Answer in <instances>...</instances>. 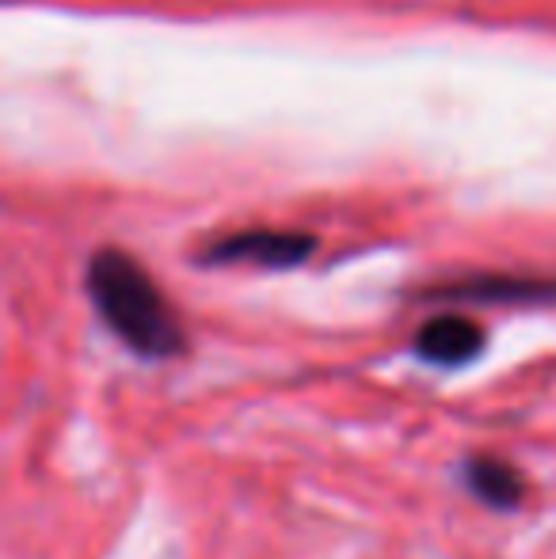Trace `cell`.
<instances>
[{"label":"cell","instance_id":"1","mask_svg":"<svg viewBox=\"0 0 556 559\" xmlns=\"http://www.w3.org/2000/svg\"><path fill=\"white\" fill-rule=\"evenodd\" d=\"M84 289L99 320L111 328L138 358L168 361L187 350V332L176 309L153 282V274L122 248H99L88 259Z\"/></svg>","mask_w":556,"mask_h":559},{"label":"cell","instance_id":"4","mask_svg":"<svg viewBox=\"0 0 556 559\" xmlns=\"http://www.w3.org/2000/svg\"><path fill=\"white\" fill-rule=\"evenodd\" d=\"M461 479H465L469 495L481 499L492 510H514L527 499V479L514 464H507L504 456L492 453H473L461 464Z\"/></svg>","mask_w":556,"mask_h":559},{"label":"cell","instance_id":"3","mask_svg":"<svg viewBox=\"0 0 556 559\" xmlns=\"http://www.w3.org/2000/svg\"><path fill=\"white\" fill-rule=\"evenodd\" d=\"M488 335L476 320L458 317V312H442V317L427 320L419 328L416 338H412V350L416 358L430 361V366H442V369H458L465 361H473L476 354L484 350Z\"/></svg>","mask_w":556,"mask_h":559},{"label":"cell","instance_id":"2","mask_svg":"<svg viewBox=\"0 0 556 559\" xmlns=\"http://www.w3.org/2000/svg\"><path fill=\"white\" fill-rule=\"evenodd\" d=\"M317 251V236L312 233H294V228H245L214 240L202 251V263H252L263 271H294L305 259H312Z\"/></svg>","mask_w":556,"mask_h":559},{"label":"cell","instance_id":"5","mask_svg":"<svg viewBox=\"0 0 556 559\" xmlns=\"http://www.w3.org/2000/svg\"><path fill=\"white\" fill-rule=\"evenodd\" d=\"M430 297L450 301H556V282L542 278H469L435 289Z\"/></svg>","mask_w":556,"mask_h":559}]
</instances>
